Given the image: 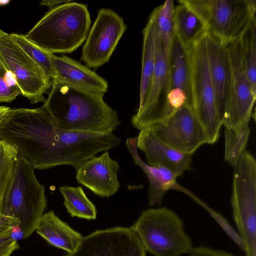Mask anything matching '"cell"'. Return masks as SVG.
Listing matches in <instances>:
<instances>
[{
  "label": "cell",
  "mask_w": 256,
  "mask_h": 256,
  "mask_svg": "<svg viewBox=\"0 0 256 256\" xmlns=\"http://www.w3.org/2000/svg\"><path fill=\"white\" fill-rule=\"evenodd\" d=\"M5 140L38 170L60 165L76 168L97 153L117 147L121 142L113 133L64 130L42 106L16 110L8 123Z\"/></svg>",
  "instance_id": "1"
},
{
  "label": "cell",
  "mask_w": 256,
  "mask_h": 256,
  "mask_svg": "<svg viewBox=\"0 0 256 256\" xmlns=\"http://www.w3.org/2000/svg\"><path fill=\"white\" fill-rule=\"evenodd\" d=\"M104 96L52 82L42 106L61 128L72 132L112 133L120 124Z\"/></svg>",
  "instance_id": "2"
},
{
  "label": "cell",
  "mask_w": 256,
  "mask_h": 256,
  "mask_svg": "<svg viewBox=\"0 0 256 256\" xmlns=\"http://www.w3.org/2000/svg\"><path fill=\"white\" fill-rule=\"evenodd\" d=\"M91 20L87 6L71 1L52 8L24 34L51 54H68L86 40Z\"/></svg>",
  "instance_id": "3"
},
{
  "label": "cell",
  "mask_w": 256,
  "mask_h": 256,
  "mask_svg": "<svg viewBox=\"0 0 256 256\" xmlns=\"http://www.w3.org/2000/svg\"><path fill=\"white\" fill-rule=\"evenodd\" d=\"M199 19L204 32L228 46L256 20V0H179Z\"/></svg>",
  "instance_id": "4"
},
{
  "label": "cell",
  "mask_w": 256,
  "mask_h": 256,
  "mask_svg": "<svg viewBox=\"0 0 256 256\" xmlns=\"http://www.w3.org/2000/svg\"><path fill=\"white\" fill-rule=\"evenodd\" d=\"M34 170L28 162L18 156L2 203V214L19 220L24 238L36 230L47 205L44 186L38 180Z\"/></svg>",
  "instance_id": "5"
},
{
  "label": "cell",
  "mask_w": 256,
  "mask_h": 256,
  "mask_svg": "<svg viewBox=\"0 0 256 256\" xmlns=\"http://www.w3.org/2000/svg\"><path fill=\"white\" fill-rule=\"evenodd\" d=\"M185 48L193 110L206 134L208 144H214L219 138L222 124L210 72L204 30Z\"/></svg>",
  "instance_id": "6"
},
{
  "label": "cell",
  "mask_w": 256,
  "mask_h": 256,
  "mask_svg": "<svg viewBox=\"0 0 256 256\" xmlns=\"http://www.w3.org/2000/svg\"><path fill=\"white\" fill-rule=\"evenodd\" d=\"M130 228L139 236L146 252L154 256L190 254L194 248L182 220L166 207L144 211Z\"/></svg>",
  "instance_id": "7"
},
{
  "label": "cell",
  "mask_w": 256,
  "mask_h": 256,
  "mask_svg": "<svg viewBox=\"0 0 256 256\" xmlns=\"http://www.w3.org/2000/svg\"><path fill=\"white\" fill-rule=\"evenodd\" d=\"M231 204L246 256H256V160L246 150L234 166Z\"/></svg>",
  "instance_id": "8"
},
{
  "label": "cell",
  "mask_w": 256,
  "mask_h": 256,
  "mask_svg": "<svg viewBox=\"0 0 256 256\" xmlns=\"http://www.w3.org/2000/svg\"><path fill=\"white\" fill-rule=\"evenodd\" d=\"M230 84L228 112L222 126L224 135L248 138L249 123L256 102V92L251 86L244 64L241 38L227 46Z\"/></svg>",
  "instance_id": "9"
},
{
  "label": "cell",
  "mask_w": 256,
  "mask_h": 256,
  "mask_svg": "<svg viewBox=\"0 0 256 256\" xmlns=\"http://www.w3.org/2000/svg\"><path fill=\"white\" fill-rule=\"evenodd\" d=\"M0 64L13 75L22 94L32 104L46 102L44 95L50 90L52 82L10 34L0 29Z\"/></svg>",
  "instance_id": "10"
},
{
  "label": "cell",
  "mask_w": 256,
  "mask_h": 256,
  "mask_svg": "<svg viewBox=\"0 0 256 256\" xmlns=\"http://www.w3.org/2000/svg\"><path fill=\"white\" fill-rule=\"evenodd\" d=\"M126 30L123 18L114 11L100 9L82 46L80 60L88 68L104 65L110 60Z\"/></svg>",
  "instance_id": "11"
},
{
  "label": "cell",
  "mask_w": 256,
  "mask_h": 256,
  "mask_svg": "<svg viewBox=\"0 0 256 256\" xmlns=\"http://www.w3.org/2000/svg\"><path fill=\"white\" fill-rule=\"evenodd\" d=\"M148 128L160 140L182 152L192 154L208 144L206 134L193 110L182 108L164 120Z\"/></svg>",
  "instance_id": "12"
},
{
  "label": "cell",
  "mask_w": 256,
  "mask_h": 256,
  "mask_svg": "<svg viewBox=\"0 0 256 256\" xmlns=\"http://www.w3.org/2000/svg\"><path fill=\"white\" fill-rule=\"evenodd\" d=\"M66 256H146V250L130 228L117 227L82 238L76 249Z\"/></svg>",
  "instance_id": "13"
},
{
  "label": "cell",
  "mask_w": 256,
  "mask_h": 256,
  "mask_svg": "<svg viewBox=\"0 0 256 256\" xmlns=\"http://www.w3.org/2000/svg\"><path fill=\"white\" fill-rule=\"evenodd\" d=\"M170 58L156 38L155 67L149 93L143 108L131 118L132 124L138 130L164 120L169 116Z\"/></svg>",
  "instance_id": "14"
},
{
  "label": "cell",
  "mask_w": 256,
  "mask_h": 256,
  "mask_svg": "<svg viewBox=\"0 0 256 256\" xmlns=\"http://www.w3.org/2000/svg\"><path fill=\"white\" fill-rule=\"evenodd\" d=\"M119 164L106 150L99 156H92L81 163L76 170V179L96 194L109 198L120 188L117 176Z\"/></svg>",
  "instance_id": "15"
},
{
  "label": "cell",
  "mask_w": 256,
  "mask_h": 256,
  "mask_svg": "<svg viewBox=\"0 0 256 256\" xmlns=\"http://www.w3.org/2000/svg\"><path fill=\"white\" fill-rule=\"evenodd\" d=\"M206 46L210 78L218 112L222 126L230 96V75L227 46L222 44L207 34Z\"/></svg>",
  "instance_id": "16"
},
{
  "label": "cell",
  "mask_w": 256,
  "mask_h": 256,
  "mask_svg": "<svg viewBox=\"0 0 256 256\" xmlns=\"http://www.w3.org/2000/svg\"><path fill=\"white\" fill-rule=\"evenodd\" d=\"M137 148L142 150L148 164L167 168L178 176L191 169L192 154L179 152L160 140L148 128L140 130Z\"/></svg>",
  "instance_id": "17"
},
{
  "label": "cell",
  "mask_w": 256,
  "mask_h": 256,
  "mask_svg": "<svg viewBox=\"0 0 256 256\" xmlns=\"http://www.w3.org/2000/svg\"><path fill=\"white\" fill-rule=\"evenodd\" d=\"M50 56L55 72L52 82L102 96L107 92L108 82L88 67L64 56H59L50 53Z\"/></svg>",
  "instance_id": "18"
},
{
  "label": "cell",
  "mask_w": 256,
  "mask_h": 256,
  "mask_svg": "<svg viewBox=\"0 0 256 256\" xmlns=\"http://www.w3.org/2000/svg\"><path fill=\"white\" fill-rule=\"evenodd\" d=\"M126 145L134 164L140 168L148 178L149 206L161 205L167 192L169 190H176L178 185L176 182L178 176L167 168L153 166L146 163L138 154L137 138H128Z\"/></svg>",
  "instance_id": "19"
},
{
  "label": "cell",
  "mask_w": 256,
  "mask_h": 256,
  "mask_svg": "<svg viewBox=\"0 0 256 256\" xmlns=\"http://www.w3.org/2000/svg\"><path fill=\"white\" fill-rule=\"evenodd\" d=\"M36 231L50 244L68 253L74 252L82 238L80 233L62 222L52 211L43 214Z\"/></svg>",
  "instance_id": "20"
},
{
  "label": "cell",
  "mask_w": 256,
  "mask_h": 256,
  "mask_svg": "<svg viewBox=\"0 0 256 256\" xmlns=\"http://www.w3.org/2000/svg\"><path fill=\"white\" fill-rule=\"evenodd\" d=\"M143 44L140 98L137 112L144 107L150 90L154 70L156 54V34L154 14L152 11L142 31Z\"/></svg>",
  "instance_id": "21"
},
{
  "label": "cell",
  "mask_w": 256,
  "mask_h": 256,
  "mask_svg": "<svg viewBox=\"0 0 256 256\" xmlns=\"http://www.w3.org/2000/svg\"><path fill=\"white\" fill-rule=\"evenodd\" d=\"M170 90L184 93L192 107L186 50L175 36L170 54Z\"/></svg>",
  "instance_id": "22"
},
{
  "label": "cell",
  "mask_w": 256,
  "mask_h": 256,
  "mask_svg": "<svg viewBox=\"0 0 256 256\" xmlns=\"http://www.w3.org/2000/svg\"><path fill=\"white\" fill-rule=\"evenodd\" d=\"M175 6L174 15V36L186 48L204 30L198 18L184 4Z\"/></svg>",
  "instance_id": "23"
},
{
  "label": "cell",
  "mask_w": 256,
  "mask_h": 256,
  "mask_svg": "<svg viewBox=\"0 0 256 256\" xmlns=\"http://www.w3.org/2000/svg\"><path fill=\"white\" fill-rule=\"evenodd\" d=\"M174 0H166L152 11L155 16L156 38L160 42L164 54L170 57L174 38Z\"/></svg>",
  "instance_id": "24"
},
{
  "label": "cell",
  "mask_w": 256,
  "mask_h": 256,
  "mask_svg": "<svg viewBox=\"0 0 256 256\" xmlns=\"http://www.w3.org/2000/svg\"><path fill=\"white\" fill-rule=\"evenodd\" d=\"M59 190L64 198V205L72 216L94 220L96 210L81 186H62Z\"/></svg>",
  "instance_id": "25"
},
{
  "label": "cell",
  "mask_w": 256,
  "mask_h": 256,
  "mask_svg": "<svg viewBox=\"0 0 256 256\" xmlns=\"http://www.w3.org/2000/svg\"><path fill=\"white\" fill-rule=\"evenodd\" d=\"M18 156V150L13 146L0 140V214L2 213L3 200L12 180Z\"/></svg>",
  "instance_id": "26"
},
{
  "label": "cell",
  "mask_w": 256,
  "mask_h": 256,
  "mask_svg": "<svg viewBox=\"0 0 256 256\" xmlns=\"http://www.w3.org/2000/svg\"><path fill=\"white\" fill-rule=\"evenodd\" d=\"M14 40L40 68L47 79L52 83L54 78V68L48 52L26 39L24 34H10Z\"/></svg>",
  "instance_id": "27"
},
{
  "label": "cell",
  "mask_w": 256,
  "mask_h": 256,
  "mask_svg": "<svg viewBox=\"0 0 256 256\" xmlns=\"http://www.w3.org/2000/svg\"><path fill=\"white\" fill-rule=\"evenodd\" d=\"M240 38L248 76L253 90L256 92V20Z\"/></svg>",
  "instance_id": "28"
},
{
  "label": "cell",
  "mask_w": 256,
  "mask_h": 256,
  "mask_svg": "<svg viewBox=\"0 0 256 256\" xmlns=\"http://www.w3.org/2000/svg\"><path fill=\"white\" fill-rule=\"evenodd\" d=\"M22 92L14 76L0 64V103L12 102Z\"/></svg>",
  "instance_id": "29"
},
{
  "label": "cell",
  "mask_w": 256,
  "mask_h": 256,
  "mask_svg": "<svg viewBox=\"0 0 256 256\" xmlns=\"http://www.w3.org/2000/svg\"><path fill=\"white\" fill-rule=\"evenodd\" d=\"M10 233L0 236V256H10L19 248L17 241L11 238Z\"/></svg>",
  "instance_id": "30"
},
{
  "label": "cell",
  "mask_w": 256,
  "mask_h": 256,
  "mask_svg": "<svg viewBox=\"0 0 256 256\" xmlns=\"http://www.w3.org/2000/svg\"><path fill=\"white\" fill-rule=\"evenodd\" d=\"M189 256H234L222 250L200 246L194 248Z\"/></svg>",
  "instance_id": "31"
},
{
  "label": "cell",
  "mask_w": 256,
  "mask_h": 256,
  "mask_svg": "<svg viewBox=\"0 0 256 256\" xmlns=\"http://www.w3.org/2000/svg\"><path fill=\"white\" fill-rule=\"evenodd\" d=\"M20 224V222L18 218L0 214V236L10 232L14 227Z\"/></svg>",
  "instance_id": "32"
},
{
  "label": "cell",
  "mask_w": 256,
  "mask_h": 256,
  "mask_svg": "<svg viewBox=\"0 0 256 256\" xmlns=\"http://www.w3.org/2000/svg\"><path fill=\"white\" fill-rule=\"evenodd\" d=\"M71 0H42L40 2L41 6L52 8L54 6L70 2Z\"/></svg>",
  "instance_id": "33"
},
{
  "label": "cell",
  "mask_w": 256,
  "mask_h": 256,
  "mask_svg": "<svg viewBox=\"0 0 256 256\" xmlns=\"http://www.w3.org/2000/svg\"><path fill=\"white\" fill-rule=\"evenodd\" d=\"M10 237L14 240L17 241L22 238H24L22 232L19 226L14 227L10 233Z\"/></svg>",
  "instance_id": "34"
},
{
  "label": "cell",
  "mask_w": 256,
  "mask_h": 256,
  "mask_svg": "<svg viewBox=\"0 0 256 256\" xmlns=\"http://www.w3.org/2000/svg\"><path fill=\"white\" fill-rule=\"evenodd\" d=\"M10 108L8 106H0V124L5 119Z\"/></svg>",
  "instance_id": "35"
},
{
  "label": "cell",
  "mask_w": 256,
  "mask_h": 256,
  "mask_svg": "<svg viewBox=\"0 0 256 256\" xmlns=\"http://www.w3.org/2000/svg\"><path fill=\"white\" fill-rule=\"evenodd\" d=\"M10 2V0H0V6L8 4Z\"/></svg>",
  "instance_id": "36"
}]
</instances>
